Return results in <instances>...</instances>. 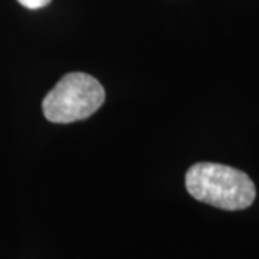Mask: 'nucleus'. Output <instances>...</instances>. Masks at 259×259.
Returning <instances> with one entry per match:
<instances>
[{
	"instance_id": "2",
	"label": "nucleus",
	"mask_w": 259,
	"mask_h": 259,
	"mask_svg": "<svg viewBox=\"0 0 259 259\" xmlns=\"http://www.w3.org/2000/svg\"><path fill=\"white\" fill-rule=\"evenodd\" d=\"M105 101L98 79L83 72H69L47 94L42 111L51 122L68 124L91 117Z\"/></svg>"
},
{
	"instance_id": "3",
	"label": "nucleus",
	"mask_w": 259,
	"mask_h": 259,
	"mask_svg": "<svg viewBox=\"0 0 259 259\" xmlns=\"http://www.w3.org/2000/svg\"><path fill=\"white\" fill-rule=\"evenodd\" d=\"M18 2L22 5V6H25L26 9L36 10V9H40V8H45V6H48L52 0H18Z\"/></svg>"
},
{
	"instance_id": "1",
	"label": "nucleus",
	"mask_w": 259,
	"mask_h": 259,
	"mask_svg": "<svg viewBox=\"0 0 259 259\" xmlns=\"http://www.w3.org/2000/svg\"><path fill=\"white\" fill-rule=\"evenodd\" d=\"M186 189L196 200L223 210H242L253 203L256 189L250 177L219 163H196L186 173Z\"/></svg>"
}]
</instances>
